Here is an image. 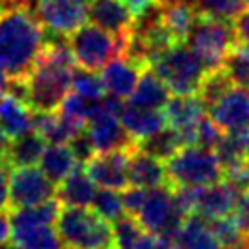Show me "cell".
<instances>
[{
    "label": "cell",
    "instance_id": "6da1fadb",
    "mask_svg": "<svg viewBox=\"0 0 249 249\" xmlns=\"http://www.w3.org/2000/svg\"><path fill=\"white\" fill-rule=\"evenodd\" d=\"M46 42V29L28 9H0V60L11 78H26Z\"/></svg>",
    "mask_w": 249,
    "mask_h": 249
},
{
    "label": "cell",
    "instance_id": "7a4b0ae2",
    "mask_svg": "<svg viewBox=\"0 0 249 249\" xmlns=\"http://www.w3.org/2000/svg\"><path fill=\"white\" fill-rule=\"evenodd\" d=\"M55 228L66 248L115 249L113 228L95 209L60 204Z\"/></svg>",
    "mask_w": 249,
    "mask_h": 249
},
{
    "label": "cell",
    "instance_id": "3957f363",
    "mask_svg": "<svg viewBox=\"0 0 249 249\" xmlns=\"http://www.w3.org/2000/svg\"><path fill=\"white\" fill-rule=\"evenodd\" d=\"M149 70L166 84L173 95H196L208 71L200 58L184 42H175L153 56Z\"/></svg>",
    "mask_w": 249,
    "mask_h": 249
},
{
    "label": "cell",
    "instance_id": "277c9868",
    "mask_svg": "<svg viewBox=\"0 0 249 249\" xmlns=\"http://www.w3.org/2000/svg\"><path fill=\"white\" fill-rule=\"evenodd\" d=\"M186 40L206 70L222 68L228 55L236 46L233 20L198 13Z\"/></svg>",
    "mask_w": 249,
    "mask_h": 249
},
{
    "label": "cell",
    "instance_id": "5b68a950",
    "mask_svg": "<svg viewBox=\"0 0 249 249\" xmlns=\"http://www.w3.org/2000/svg\"><path fill=\"white\" fill-rule=\"evenodd\" d=\"M166 173L171 187H202L222 180V164L214 149L184 145L166 160Z\"/></svg>",
    "mask_w": 249,
    "mask_h": 249
},
{
    "label": "cell",
    "instance_id": "8992f818",
    "mask_svg": "<svg viewBox=\"0 0 249 249\" xmlns=\"http://www.w3.org/2000/svg\"><path fill=\"white\" fill-rule=\"evenodd\" d=\"M127 35H113L95 24H84L68 36V46L78 68L100 71L111 58L125 53Z\"/></svg>",
    "mask_w": 249,
    "mask_h": 249
},
{
    "label": "cell",
    "instance_id": "52a82bcc",
    "mask_svg": "<svg viewBox=\"0 0 249 249\" xmlns=\"http://www.w3.org/2000/svg\"><path fill=\"white\" fill-rule=\"evenodd\" d=\"M184 218L186 216H182L175 206L173 187L167 184L147 189L144 204L137 213V220L140 222L144 231L160 235L169 240L177 238V233Z\"/></svg>",
    "mask_w": 249,
    "mask_h": 249
},
{
    "label": "cell",
    "instance_id": "ba28073f",
    "mask_svg": "<svg viewBox=\"0 0 249 249\" xmlns=\"http://www.w3.org/2000/svg\"><path fill=\"white\" fill-rule=\"evenodd\" d=\"M35 17L46 31L70 36L89 18V0H38Z\"/></svg>",
    "mask_w": 249,
    "mask_h": 249
},
{
    "label": "cell",
    "instance_id": "9c48e42d",
    "mask_svg": "<svg viewBox=\"0 0 249 249\" xmlns=\"http://www.w3.org/2000/svg\"><path fill=\"white\" fill-rule=\"evenodd\" d=\"M56 196V186L35 166L15 167L9 173V209L38 206Z\"/></svg>",
    "mask_w": 249,
    "mask_h": 249
},
{
    "label": "cell",
    "instance_id": "30bf717a",
    "mask_svg": "<svg viewBox=\"0 0 249 249\" xmlns=\"http://www.w3.org/2000/svg\"><path fill=\"white\" fill-rule=\"evenodd\" d=\"M139 144H131L127 147H118V149L100 153V155H93L82 166L95 184H98L100 187L120 191L129 184L127 166H129V159Z\"/></svg>",
    "mask_w": 249,
    "mask_h": 249
},
{
    "label": "cell",
    "instance_id": "8fae6325",
    "mask_svg": "<svg viewBox=\"0 0 249 249\" xmlns=\"http://www.w3.org/2000/svg\"><path fill=\"white\" fill-rule=\"evenodd\" d=\"M166 111V122L169 127L180 135L184 145H195L196 140V124L206 115V106L196 95H175L169 97Z\"/></svg>",
    "mask_w": 249,
    "mask_h": 249
},
{
    "label": "cell",
    "instance_id": "7c38bea8",
    "mask_svg": "<svg viewBox=\"0 0 249 249\" xmlns=\"http://www.w3.org/2000/svg\"><path fill=\"white\" fill-rule=\"evenodd\" d=\"M86 129L89 133L91 142L95 145V151H111V149H118V147H127L131 144H139L127 135L124 125L120 122V118L106 109L100 98V104L95 109V113L89 117Z\"/></svg>",
    "mask_w": 249,
    "mask_h": 249
},
{
    "label": "cell",
    "instance_id": "4fadbf2b",
    "mask_svg": "<svg viewBox=\"0 0 249 249\" xmlns=\"http://www.w3.org/2000/svg\"><path fill=\"white\" fill-rule=\"evenodd\" d=\"M209 118L222 131H233L249 125V89L233 84L216 102L208 107Z\"/></svg>",
    "mask_w": 249,
    "mask_h": 249
},
{
    "label": "cell",
    "instance_id": "5bb4252c",
    "mask_svg": "<svg viewBox=\"0 0 249 249\" xmlns=\"http://www.w3.org/2000/svg\"><path fill=\"white\" fill-rule=\"evenodd\" d=\"M144 70H147L145 66L135 62L133 58L125 55L111 58L102 68V75H100L106 93L118 98H127L133 93Z\"/></svg>",
    "mask_w": 249,
    "mask_h": 249
},
{
    "label": "cell",
    "instance_id": "9a60e30c",
    "mask_svg": "<svg viewBox=\"0 0 249 249\" xmlns=\"http://www.w3.org/2000/svg\"><path fill=\"white\" fill-rule=\"evenodd\" d=\"M9 246L15 249H64L55 224L9 222Z\"/></svg>",
    "mask_w": 249,
    "mask_h": 249
},
{
    "label": "cell",
    "instance_id": "2e32d148",
    "mask_svg": "<svg viewBox=\"0 0 249 249\" xmlns=\"http://www.w3.org/2000/svg\"><path fill=\"white\" fill-rule=\"evenodd\" d=\"M236 198H238V191L226 180H218L209 186H202L198 189L195 214H200L206 220L226 216L235 211Z\"/></svg>",
    "mask_w": 249,
    "mask_h": 249
},
{
    "label": "cell",
    "instance_id": "e0dca14e",
    "mask_svg": "<svg viewBox=\"0 0 249 249\" xmlns=\"http://www.w3.org/2000/svg\"><path fill=\"white\" fill-rule=\"evenodd\" d=\"M89 20L113 35H124L135 17L125 0H89Z\"/></svg>",
    "mask_w": 249,
    "mask_h": 249
},
{
    "label": "cell",
    "instance_id": "ac0fdd59",
    "mask_svg": "<svg viewBox=\"0 0 249 249\" xmlns=\"http://www.w3.org/2000/svg\"><path fill=\"white\" fill-rule=\"evenodd\" d=\"M127 180L131 186H139L144 189L164 186V184H167L166 164H164V160L157 159V157L137 147L129 159Z\"/></svg>",
    "mask_w": 249,
    "mask_h": 249
},
{
    "label": "cell",
    "instance_id": "d6986e66",
    "mask_svg": "<svg viewBox=\"0 0 249 249\" xmlns=\"http://www.w3.org/2000/svg\"><path fill=\"white\" fill-rule=\"evenodd\" d=\"M35 111L20 98L0 93V131L11 140L33 129Z\"/></svg>",
    "mask_w": 249,
    "mask_h": 249
},
{
    "label": "cell",
    "instance_id": "ffe728a7",
    "mask_svg": "<svg viewBox=\"0 0 249 249\" xmlns=\"http://www.w3.org/2000/svg\"><path fill=\"white\" fill-rule=\"evenodd\" d=\"M118 118L135 142H142L167 125L166 115L160 109H144L135 106H124Z\"/></svg>",
    "mask_w": 249,
    "mask_h": 249
},
{
    "label": "cell",
    "instance_id": "44dd1931",
    "mask_svg": "<svg viewBox=\"0 0 249 249\" xmlns=\"http://www.w3.org/2000/svg\"><path fill=\"white\" fill-rule=\"evenodd\" d=\"M97 195L95 182L86 173L82 164L71 171L66 178L56 186V200L62 206H76V208H88Z\"/></svg>",
    "mask_w": 249,
    "mask_h": 249
},
{
    "label": "cell",
    "instance_id": "7402d4cb",
    "mask_svg": "<svg viewBox=\"0 0 249 249\" xmlns=\"http://www.w3.org/2000/svg\"><path fill=\"white\" fill-rule=\"evenodd\" d=\"M84 127H86L84 122L73 120L62 113L56 115L55 111H44V113L35 111L33 129L38 135H42L44 140L49 144H68L76 133L82 131Z\"/></svg>",
    "mask_w": 249,
    "mask_h": 249
},
{
    "label": "cell",
    "instance_id": "603a6c76",
    "mask_svg": "<svg viewBox=\"0 0 249 249\" xmlns=\"http://www.w3.org/2000/svg\"><path fill=\"white\" fill-rule=\"evenodd\" d=\"M46 140L42 135L31 129V131L24 133L20 137H15L9 140L6 153V166L11 169L15 167H26V166H35L40 162V157L44 149H46Z\"/></svg>",
    "mask_w": 249,
    "mask_h": 249
},
{
    "label": "cell",
    "instance_id": "cb8c5ba5",
    "mask_svg": "<svg viewBox=\"0 0 249 249\" xmlns=\"http://www.w3.org/2000/svg\"><path fill=\"white\" fill-rule=\"evenodd\" d=\"M169 89L149 68L142 71L139 82L129 95V106L144 109H162L169 100Z\"/></svg>",
    "mask_w": 249,
    "mask_h": 249
},
{
    "label": "cell",
    "instance_id": "d4e9b609",
    "mask_svg": "<svg viewBox=\"0 0 249 249\" xmlns=\"http://www.w3.org/2000/svg\"><path fill=\"white\" fill-rule=\"evenodd\" d=\"M175 240L184 249H220L209 220L202 218L200 214L186 216Z\"/></svg>",
    "mask_w": 249,
    "mask_h": 249
},
{
    "label": "cell",
    "instance_id": "484cf974",
    "mask_svg": "<svg viewBox=\"0 0 249 249\" xmlns=\"http://www.w3.org/2000/svg\"><path fill=\"white\" fill-rule=\"evenodd\" d=\"M196 15L191 0H180L177 4L160 7V22L175 42H186Z\"/></svg>",
    "mask_w": 249,
    "mask_h": 249
},
{
    "label": "cell",
    "instance_id": "4316f807",
    "mask_svg": "<svg viewBox=\"0 0 249 249\" xmlns=\"http://www.w3.org/2000/svg\"><path fill=\"white\" fill-rule=\"evenodd\" d=\"M78 166L75 155L66 144H49L40 157V169L55 186Z\"/></svg>",
    "mask_w": 249,
    "mask_h": 249
},
{
    "label": "cell",
    "instance_id": "83f0119b",
    "mask_svg": "<svg viewBox=\"0 0 249 249\" xmlns=\"http://www.w3.org/2000/svg\"><path fill=\"white\" fill-rule=\"evenodd\" d=\"M139 147L142 151L149 153L157 159L164 160L166 162L171 155L178 151L180 147H184L182 140H180V135L175 131L173 127H162L160 131H157L155 135L147 137L145 140L139 142Z\"/></svg>",
    "mask_w": 249,
    "mask_h": 249
},
{
    "label": "cell",
    "instance_id": "f1b7e54d",
    "mask_svg": "<svg viewBox=\"0 0 249 249\" xmlns=\"http://www.w3.org/2000/svg\"><path fill=\"white\" fill-rule=\"evenodd\" d=\"M233 84L235 82L231 80V76L228 75V71L224 70V68L208 70L204 78H202L196 97L200 98L202 102H204V106H206V109H208L209 106L213 104V102H216Z\"/></svg>",
    "mask_w": 249,
    "mask_h": 249
},
{
    "label": "cell",
    "instance_id": "f546056e",
    "mask_svg": "<svg viewBox=\"0 0 249 249\" xmlns=\"http://www.w3.org/2000/svg\"><path fill=\"white\" fill-rule=\"evenodd\" d=\"M209 226L213 229L220 248H240L242 246L246 231H244L242 224L238 222L235 213H229L226 216L209 220Z\"/></svg>",
    "mask_w": 249,
    "mask_h": 249
},
{
    "label": "cell",
    "instance_id": "4dcf8cb0",
    "mask_svg": "<svg viewBox=\"0 0 249 249\" xmlns=\"http://www.w3.org/2000/svg\"><path fill=\"white\" fill-rule=\"evenodd\" d=\"M196 13L233 20L236 15L249 6L248 0H191Z\"/></svg>",
    "mask_w": 249,
    "mask_h": 249
},
{
    "label": "cell",
    "instance_id": "1f68e13d",
    "mask_svg": "<svg viewBox=\"0 0 249 249\" xmlns=\"http://www.w3.org/2000/svg\"><path fill=\"white\" fill-rule=\"evenodd\" d=\"M71 89L82 97L93 98V100H100L106 95L102 78L95 71L76 68V66L73 70V75H71Z\"/></svg>",
    "mask_w": 249,
    "mask_h": 249
},
{
    "label": "cell",
    "instance_id": "d6a6232c",
    "mask_svg": "<svg viewBox=\"0 0 249 249\" xmlns=\"http://www.w3.org/2000/svg\"><path fill=\"white\" fill-rule=\"evenodd\" d=\"M231 76V80L238 86L248 88L249 84V44H238L228 55L226 62L222 66Z\"/></svg>",
    "mask_w": 249,
    "mask_h": 249
},
{
    "label": "cell",
    "instance_id": "836d02e7",
    "mask_svg": "<svg viewBox=\"0 0 249 249\" xmlns=\"http://www.w3.org/2000/svg\"><path fill=\"white\" fill-rule=\"evenodd\" d=\"M144 233V228L140 226L137 216L124 213L120 218L115 220L113 226V238H115V249H133L140 236Z\"/></svg>",
    "mask_w": 249,
    "mask_h": 249
},
{
    "label": "cell",
    "instance_id": "e575fe53",
    "mask_svg": "<svg viewBox=\"0 0 249 249\" xmlns=\"http://www.w3.org/2000/svg\"><path fill=\"white\" fill-rule=\"evenodd\" d=\"M98 104H100V100H93V98L82 97V95H78V93L73 91V93H68V95L62 98V102H60L58 107H60V113L66 115V117L88 124V120H89V117L95 113Z\"/></svg>",
    "mask_w": 249,
    "mask_h": 249
},
{
    "label": "cell",
    "instance_id": "d590c367",
    "mask_svg": "<svg viewBox=\"0 0 249 249\" xmlns=\"http://www.w3.org/2000/svg\"><path fill=\"white\" fill-rule=\"evenodd\" d=\"M91 206L107 222H115L117 218H120L125 213L124 202H122V193H118L117 189H107V187H104L102 191H97L95 198L91 202Z\"/></svg>",
    "mask_w": 249,
    "mask_h": 249
},
{
    "label": "cell",
    "instance_id": "8d00e7d4",
    "mask_svg": "<svg viewBox=\"0 0 249 249\" xmlns=\"http://www.w3.org/2000/svg\"><path fill=\"white\" fill-rule=\"evenodd\" d=\"M222 180L235 187L236 191H248L249 189V157L229 166L222 167Z\"/></svg>",
    "mask_w": 249,
    "mask_h": 249
},
{
    "label": "cell",
    "instance_id": "74e56055",
    "mask_svg": "<svg viewBox=\"0 0 249 249\" xmlns=\"http://www.w3.org/2000/svg\"><path fill=\"white\" fill-rule=\"evenodd\" d=\"M222 137H224V131L214 124L211 118L204 115L200 118V122L196 124V140H195V145L214 149L218 145V142L222 140Z\"/></svg>",
    "mask_w": 249,
    "mask_h": 249
},
{
    "label": "cell",
    "instance_id": "f35d334b",
    "mask_svg": "<svg viewBox=\"0 0 249 249\" xmlns=\"http://www.w3.org/2000/svg\"><path fill=\"white\" fill-rule=\"evenodd\" d=\"M68 144H70V149L73 151L78 164H86L95 155V145L91 142V137L86 127L80 133H76Z\"/></svg>",
    "mask_w": 249,
    "mask_h": 249
},
{
    "label": "cell",
    "instance_id": "ab89813d",
    "mask_svg": "<svg viewBox=\"0 0 249 249\" xmlns=\"http://www.w3.org/2000/svg\"><path fill=\"white\" fill-rule=\"evenodd\" d=\"M122 202H124V209L125 213L137 216V213L140 211L142 204L145 200V195H147V189L139 186H125L122 189Z\"/></svg>",
    "mask_w": 249,
    "mask_h": 249
},
{
    "label": "cell",
    "instance_id": "60d3db41",
    "mask_svg": "<svg viewBox=\"0 0 249 249\" xmlns=\"http://www.w3.org/2000/svg\"><path fill=\"white\" fill-rule=\"evenodd\" d=\"M233 28L238 44H249V6L233 18Z\"/></svg>",
    "mask_w": 249,
    "mask_h": 249
},
{
    "label": "cell",
    "instance_id": "b9f144b4",
    "mask_svg": "<svg viewBox=\"0 0 249 249\" xmlns=\"http://www.w3.org/2000/svg\"><path fill=\"white\" fill-rule=\"evenodd\" d=\"M9 173L11 167L0 164V211L9 209Z\"/></svg>",
    "mask_w": 249,
    "mask_h": 249
},
{
    "label": "cell",
    "instance_id": "7bdbcfd3",
    "mask_svg": "<svg viewBox=\"0 0 249 249\" xmlns=\"http://www.w3.org/2000/svg\"><path fill=\"white\" fill-rule=\"evenodd\" d=\"M162 244H164V236L144 231L137 244L133 246V249H162Z\"/></svg>",
    "mask_w": 249,
    "mask_h": 249
},
{
    "label": "cell",
    "instance_id": "ee69618b",
    "mask_svg": "<svg viewBox=\"0 0 249 249\" xmlns=\"http://www.w3.org/2000/svg\"><path fill=\"white\" fill-rule=\"evenodd\" d=\"M38 0H2L0 4L2 7H20V9H28V11H33Z\"/></svg>",
    "mask_w": 249,
    "mask_h": 249
},
{
    "label": "cell",
    "instance_id": "f6af8a7d",
    "mask_svg": "<svg viewBox=\"0 0 249 249\" xmlns=\"http://www.w3.org/2000/svg\"><path fill=\"white\" fill-rule=\"evenodd\" d=\"M9 240V216L6 211H0V244H6Z\"/></svg>",
    "mask_w": 249,
    "mask_h": 249
},
{
    "label": "cell",
    "instance_id": "bcb514c9",
    "mask_svg": "<svg viewBox=\"0 0 249 249\" xmlns=\"http://www.w3.org/2000/svg\"><path fill=\"white\" fill-rule=\"evenodd\" d=\"M125 4L129 6L133 17H137V15L142 13L149 4H153V0H125Z\"/></svg>",
    "mask_w": 249,
    "mask_h": 249
},
{
    "label": "cell",
    "instance_id": "7dc6e473",
    "mask_svg": "<svg viewBox=\"0 0 249 249\" xmlns=\"http://www.w3.org/2000/svg\"><path fill=\"white\" fill-rule=\"evenodd\" d=\"M11 80H13V78L9 76V71H7V68L4 66V62L0 60V93H6L7 86H9Z\"/></svg>",
    "mask_w": 249,
    "mask_h": 249
},
{
    "label": "cell",
    "instance_id": "c3c4849f",
    "mask_svg": "<svg viewBox=\"0 0 249 249\" xmlns=\"http://www.w3.org/2000/svg\"><path fill=\"white\" fill-rule=\"evenodd\" d=\"M7 145H9V139H7L4 133L0 131V164H4V162H6Z\"/></svg>",
    "mask_w": 249,
    "mask_h": 249
},
{
    "label": "cell",
    "instance_id": "681fc988",
    "mask_svg": "<svg viewBox=\"0 0 249 249\" xmlns=\"http://www.w3.org/2000/svg\"><path fill=\"white\" fill-rule=\"evenodd\" d=\"M162 249H184L177 240H169V238H164V244H162Z\"/></svg>",
    "mask_w": 249,
    "mask_h": 249
},
{
    "label": "cell",
    "instance_id": "f907efd6",
    "mask_svg": "<svg viewBox=\"0 0 249 249\" xmlns=\"http://www.w3.org/2000/svg\"><path fill=\"white\" fill-rule=\"evenodd\" d=\"M155 4L159 7H166V6H171V4H177V2H180V0H153Z\"/></svg>",
    "mask_w": 249,
    "mask_h": 249
},
{
    "label": "cell",
    "instance_id": "816d5d0a",
    "mask_svg": "<svg viewBox=\"0 0 249 249\" xmlns=\"http://www.w3.org/2000/svg\"><path fill=\"white\" fill-rule=\"evenodd\" d=\"M240 249H249V231L246 233V236H244V240H242V246H240Z\"/></svg>",
    "mask_w": 249,
    "mask_h": 249
},
{
    "label": "cell",
    "instance_id": "f5cc1de1",
    "mask_svg": "<svg viewBox=\"0 0 249 249\" xmlns=\"http://www.w3.org/2000/svg\"><path fill=\"white\" fill-rule=\"evenodd\" d=\"M0 9H2V4H0Z\"/></svg>",
    "mask_w": 249,
    "mask_h": 249
},
{
    "label": "cell",
    "instance_id": "db71d44e",
    "mask_svg": "<svg viewBox=\"0 0 249 249\" xmlns=\"http://www.w3.org/2000/svg\"><path fill=\"white\" fill-rule=\"evenodd\" d=\"M248 89H249V84H248Z\"/></svg>",
    "mask_w": 249,
    "mask_h": 249
},
{
    "label": "cell",
    "instance_id": "11a10c76",
    "mask_svg": "<svg viewBox=\"0 0 249 249\" xmlns=\"http://www.w3.org/2000/svg\"><path fill=\"white\" fill-rule=\"evenodd\" d=\"M0 2H2V0H0Z\"/></svg>",
    "mask_w": 249,
    "mask_h": 249
},
{
    "label": "cell",
    "instance_id": "9f6ffc18",
    "mask_svg": "<svg viewBox=\"0 0 249 249\" xmlns=\"http://www.w3.org/2000/svg\"><path fill=\"white\" fill-rule=\"evenodd\" d=\"M248 2H249V0H248Z\"/></svg>",
    "mask_w": 249,
    "mask_h": 249
}]
</instances>
